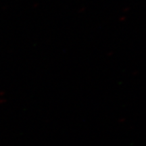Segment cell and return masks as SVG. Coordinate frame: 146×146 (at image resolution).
I'll return each mask as SVG.
<instances>
[]
</instances>
